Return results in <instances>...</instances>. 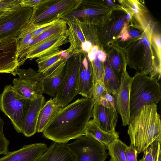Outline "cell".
Wrapping results in <instances>:
<instances>
[{
	"instance_id": "cell-25",
	"label": "cell",
	"mask_w": 161,
	"mask_h": 161,
	"mask_svg": "<svg viewBox=\"0 0 161 161\" xmlns=\"http://www.w3.org/2000/svg\"><path fill=\"white\" fill-rule=\"evenodd\" d=\"M127 146L119 139L108 148L110 161H127L125 151Z\"/></svg>"
},
{
	"instance_id": "cell-35",
	"label": "cell",
	"mask_w": 161,
	"mask_h": 161,
	"mask_svg": "<svg viewBox=\"0 0 161 161\" xmlns=\"http://www.w3.org/2000/svg\"><path fill=\"white\" fill-rule=\"evenodd\" d=\"M42 0H20V4L22 7H28L34 8L40 3Z\"/></svg>"
},
{
	"instance_id": "cell-8",
	"label": "cell",
	"mask_w": 161,
	"mask_h": 161,
	"mask_svg": "<svg viewBox=\"0 0 161 161\" xmlns=\"http://www.w3.org/2000/svg\"><path fill=\"white\" fill-rule=\"evenodd\" d=\"M33 8L15 6L0 16V40L17 37L21 30L29 22Z\"/></svg>"
},
{
	"instance_id": "cell-31",
	"label": "cell",
	"mask_w": 161,
	"mask_h": 161,
	"mask_svg": "<svg viewBox=\"0 0 161 161\" xmlns=\"http://www.w3.org/2000/svg\"><path fill=\"white\" fill-rule=\"evenodd\" d=\"M32 33L27 34L19 41L17 54V56L19 59V61L28 45Z\"/></svg>"
},
{
	"instance_id": "cell-11",
	"label": "cell",
	"mask_w": 161,
	"mask_h": 161,
	"mask_svg": "<svg viewBox=\"0 0 161 161\" xmlns=\"http://www.w3.org/2000/svg\"><path fill=\"white\" fill-rule=\"evenodd\" d=\"M75 53L69 47L39 57L36 60L38 72L44 78L57 75L64 69L69 58Z\"/></svg>"
},
{
	"instance_id": "cell-40",
	"label": "cell",
	"mask_w": 161,
	"mask_h": 161,
	"mask_svg": "<svg viewBox=\"0 0 161 161\" xmlns=\"http://www.w3.org/2000/svg\"><path fill=\"white\" fill-rule=\"evenodd\" d=\"M130 35L134 37H137L140 34L138 32L135 30H131L130 32Z\"/></svg>"
},
{
	"instance_id": "cell-33",
	"label": "cell",
	"mask_w": 161,
	"mask_h": 161,
	"mask_svg": "<svg viewBox=\"0 0 161 161\" xmlns=\"http://www.w3.org/2000/svg\"><path fill=\"white\" fill-rule=\"evenodd\" d=\"M125 153L127 161H137V151L131 144L127 146Z\"/></svg>"
},
{
	"instance_id": "cell-14",
	"label": "cell",
	"mask_w": 161,
	"mask_h": 161,
	"mask_svg": "<svg viewBox=\"0 0 161 161\" xmlns=\"http://www.w3.org/2000/svg\"><path fill=\"white\" fill-rule=\"evenodd\" d=\"M66 32L54 34L29 48L25 53L23 60H31L60 49L69 42Z\"/></svg>"
},
{
	"instance_id": "cell-37",
	"label": "cell",
	"mask_w": 161,
	"mask_h": 161,
	"mask_svg": "<svg viewBox=\"0 0 161 161\" xmlns=\"http://www.w3.org/2000/svg\"><path fill=\"white\" fill-rule=\"evenodd\" d=\"M96 56L98 59L102 62H104L106 60V56L105 54L101 50H98Z\"/></svg>"
},
{
	"instance_id": "cell-10",
	"label": "cell",
	"mask_w": 161,
	"mask_h": 161,
	"mask_svg": "<svg viewBox=\"0 0 161 161\" xmlns=\"http://www.w3.org/2000/svg\"><path fill=\"white\" fill-rule=\"evenodd\" d=\"M68 26L67 35L70 46L75 53H80L81 45L86 41L96 44L93 25L83 23L76 18L65 20Z\"/></svg>"
},
{
	"instance_id": "cell-38",
	"label": "cell",
	"mask_w": 161,
	"mask_h": 161,
	"mask_svg": "<svg viewBox=\"0 0 161 161\" xmlns=\"http://www.w3.org/2000/svg\"><path fill=\"white\" fill-rule=\"evenodd\" d=\"M154 41L157 46L158 48L160 49L161 45L160 38L159 36H156L154 39Z\"/></svg>"
},
{
	"instance_id": "cell-15",
	"label": "cell",
	"mask_w": 161,
	"mask_h": 161,
	"mask_svg": "<svg viewBox=\"0 0 161 161\" xmlns=\"http://www.w3.org/2000/svg\"><path fill=\"white\" fill-rule=\"evenodd\" d=\"M47 148L43 143L25 145L18 150L8 152L0 161H37Z\"/></svg>"
},
{
	"instance_id": "cell-5",
	"label": "cell",
	"mask_w": 161,
	"mask_h": 161,
	"mask_svg": "<svg viewBox=\"0 0 161 161\" xmlns=\"http://www.w3.org/2000/svg\"><path fill=\"white\" fill-rule=\"evenodd\" d=\"M31 101L16 93L10 85L6 86L0 95V109L10 119L18 133H22L23 122Z\"/></svg>"
},
{
	"instance_id": "cell-30",
	"label": "cell",
	"mask_w": 161,
	"mask_h": 161,
	"mask_svg": "<svg viewBox=\"0 0 161 161\" xmlns=\"http://www.w3.org/2000/svg\"><path fill=\"white\" fill-rule=\"evenodd\" d=\"M4 124L3 120L0 117V154L5 155L8 152L9 141L5 138L4 134Z\"/></svg>"
},
{
	"instance_id": "cell-29",
	"label": "cell",
	"mask_w": 161,
	"mask_h": 161,
	"mask_svg": "<svg viewBox=\"0 0 161 161\" xmlns=\"http://www.w3.org/2000/svg\"><path fill=\"white\" fill-rule=\"evenodd\" d=\"M111 66L116 76L120 81L123 68L125 64H123L118 55L113 54L110 56Z\"/></svg>"
},
{
	"instance_id": "cell-13",
	"label": "cell",
	"mask_w": 161,
	"mask_h": 161,
	"mask_svg": "<svg viewBox=\"0 0 161 161\" xmlns=\"http://www.w3.org/2000/svg\"><path fill=\"white\" fill-rule=\"evenodd\" d=\"M19 40L17 37L0 40V73L18 75L20 65L17 54Z\"/></svg>"
},
{
	"instance_id": "cell-12",
	"label": "cell",
	"mask_w": 161,
	"mask_h": 161,
	"mask_svg": "<svg viewBox=\"0 0 161 161\" xmlns=\"http://www.w3.org/2000/svg\"><path fill=\"white\" fill-rule=\"evenodd\" d=\"M126 67L125 64L123 68L119 87L111 94L114 99L117 112L121 117L122 125L124 126L128 125L130 118V98L131 86L133 79L126 71Z\"/></svg>"
},
{
	"instance_id": "cell-43",
	"label": "cell",
	"mask_w": 161,
	"mask_h": 161,
	"mask_svg": "<svg viewBox=\"0 0 161 161\" xmlns=\"http://www.w3.org/2000/svg\"><path fill=\"white\" fill-rule=\"evenodd\" d=\"M2 0H0V3H1Z\"/></svg>"
},
{
	"instance_id": "cell-24",
	"label": "cell",
	"mask_w": 161,
	"mask_h": 161,
	"mask_svg": "<svg viewBox=\"0 0 161 161\" xmlns=\"http://www.w3.org/2000/svg\"><path fill=\"white\" fill-rule=\"evenodd\" d=\"M104 83L106 90L111 94L114 93L120 86V81L116 76L110 64L107 61L104 65Z\"/></svg>"
},
{
	"instance_id": "cell-4",
	"label": "cell",
	"mask_w": 161,
	"mask_h": 161,
	"mask_svg": "<svg viewBox=\"0 0 161 161\" xmlns=\"http://www.w3.org/2000/svg\"><path fill=\"white\" fill-rule=\"evenodd\" d=\"M82 0H42L33 8L27 24L36 27L60 19L63 15L76 9Z\"/></svg>"
},
{
	"instance_id": "cell-32",
	"label": "cell",
	"mask_w": 161,
	"mask_h": 161,
	"mask_svg": "<svg viewBox=\"0 0 161 161\" xmlns=\"http://www.w3.org/2000/svg\"><path fill=\"white\" fill-rule=\"evenodd\" d=\"M59 19L37 27V28L32 33L31 39H33L40 34L53 26Z\"/></svg>"
},
{
	"instance_id": "cell-23",
	"label": "cell",
	"mask_w": 161,
	"mask_h": 161,
	"mask_svg": "<svg viewBox=\"0 0 161 161\" xmlns=\"http://www.w3.org/2000/svg\"><path fill=\"white\" fill-rule=\"evenodd\" d=\"M65 72L64 68L57 75L50 77H44L43 94H46L51 97H54L63 81Z\"/></svg>"
},
{
	"instance_id": "cell-26",
	"label": "cell",
	"mask_w": 161,
	"mask_h": 161,
	"mask_svg": "<svg viewBox=\"0 0 161 161\" xmlns=\"http://www.w3.org/2000/svg\"><path fill=\"white\" fill-rule=\"evenodd\" d=\"M161 148V141L153 143L144 151L142 158L138 161H156L158 153Z\"/></svg>"
},
{
	"instance_id": "cell-21",
	"label": "cell",
	"mask_w": 161,
	"mask_h": 161,
	"mask_svg": "<svg viewBox=\"0 0 161 161\" xmlns=\"http://www.w3.org/2000/svg\"><path fill=\"white\" fill-rule=\"evenodd\" d=\"M61 108L55 103L53 98H51L46 102L39 113L36 131L38 132H43Z\"/></svg>"
},
{
	"instance_id": "cell-34",
	"label": "cell",
	"mask_w": 161,
	"mask_h": 161,
	"mask_svg": "<svg viewBox=\"0 0 161 161\" xmlns=\"http://www.w3.org/2000/svg\"><path fill=\"white\" fill-rule=\"evenodd\" d=\"M20 0H3L0 3V10L11 9L20 4Z\"/></svg>"
},
{
	"instance_id": "cell-36",
	"label": "cell",
	"mask_w": 161,
	"mask_h": 161,
	"mask_svg": "<svg viewBox=\"0 0 161 161\" xmlns=\"http://www.w3.org/2000/svg\"><path fill=\"white\" fill-rule=\"evenodd\" d=\"M98 51L97 46H95L93 47L91 51L87 54L86 57L90 62L92 61L95 59Z\"/></svg>"
},
{
	"instance_id": "cell-17",
	"label": "cell",
	"mask_w": 161,
	"mask_h": 161,
	"mask_svg": "<svg viewBox=\"0 0 161 161\" xmlns=\"http://www.w3.org/2000/svg\"><path fill=\"white\" fill-rule=\"evenodd\" d=\"M45 103V98L42 95L31 101L22 127V133L26 136H31L36 132L39 113Z\"/></svg>"
},
{
	"instance_id": "cell-20",
	"label": "cell",
	"mask_w": 161,
	"mask_h": 161,
	"mask_svg": "<svg viewBox=\"0 0 161 161\" xmlns=\"http://www.w3.org/2000/svg\"><path fill=\"white\" fill-rule=\"evenodd\" d=\"M86 135L90 136L101 142L106 149L119 139V133L116 131L109 133L100 128L93 119L90 120L87 125Z\"/></svg>"
},
{
	"instance_id": "cell-28",
	"label": "cell",
	"mask_w": 161,
	"mask_h": 161,
	"mask_svg": "<svg viewBox=\"0 0 161 161\" xmlns=\"http://www.w3.org/2000/svg\"><path fill=\"white\" fill-rule=\"evenodd\" d=\"M104 76L93 86L90 98L92 101L93 107L97 102L104 92L106 90L104 83Z\"/></svg>"
},
{
	"instance_id": "cell-2",
	"label": "cell",
	"mask_w": 161,
	"mask_h": 161,
	"mask_svg": "<svg viewBox=\"0 0 161 161\" xmlns=\"http://www.w3.org/2000/svg\"><path fill=\"white\" fill-rule=\"evenodd\" d=\"M127 133L137 154L154 142L161 141V121L157 104L143 106L130 117Z\"/></svg>"
},
{
	"instance_id": "cell-22",
	"label": "cell",
	"mask_w": 161,
	"mask_h": 161,
	"mask_svg": "<svg viewBox=\"0 0 161 161\" xmlns=\"http://www.w3.org/2000/svg\"><path fill=\"white\" fill-rule=\"evenodd\" d=\"M67 28L68 26L66 21L64 19H59L52 27L43 32L35 38L30 39L28 45L26 49L21 55L20 59H23V57L25 53L30 48L54 34L66 32Z\"/></svg>"
},
{
	"instance_id": "cell-27",
	"label": "cell",
	"mask_w": 161,
	"mask_h": 161,
	"mask_svg": "<svg viewBox=\"0 0 161 161\" xmlns=\"http://www.w3.org/2000/svg\"><path fill=\"white\" fill-rule=\"evenodd\" d=\"M92 72L93 86L104 76V67L102 62L96 56L95 58L90 62Z\"/></svg>"
},
{
	"instance_id": "cell-39",
	"label": "cell",
	"mask_w": 161,
	"mask_h": 161,
	"mask_svg": "<svg viewBox=\"0 0 161 161\" xmlns=\"http://www.w3.org/2000/svg\"><path fill=\"white\" fill-rule=\"evenodd\" d=\"M131 8L134 13L136 14L138 13L139 9L136 3H133Z\"/></svg>"
},
{
	"instance_id": "cell-6",
	"label": "cell",
	"mask_w": 161,
	"mask_h": 161,
	"mask_svg": "<svg viewBox=\"0 0 161 161\" xmlns=\"http://www.w3.org/2000/svg\"><path fill=\"white\" fill-rule=\"evenodd\" d=\"M82 54L80 53L74 54L66 63L63 81L53 98L55 103L61 108L69 104L78 94L79 75Z\"/></svg>"
},
{
	"instance_id": "cell-42",
	"label": "cell",
	"mask_w": 161,
	"mask_h": 161,
	"mask_svg": "<svg viewBox=\"0 0 161 161\" xmlns=\"http://www.w3.org/2000/svg\"><path fill=\"white\" fill-rule=\"evenodd\" d=\"M12 8H11V9H12ZM11 9H4V10H0V16L3 15L4 14H5L6 12H7V11H8L9 10Z\"/></svg>"
},
{
	"instance_id": "cell-16",
	"label": "cell",
	"mask_w": 161,
	"mask_h": 161,
	"mask_svg": "<svg viewBox=\"0 0 161 161\" xmlns=\"http://www.w3.org/2000/svg\"><path fill=\"white\" fill-rule=\"evenodd\" d=\"M118 112L111 108L95 103L93 108L92 117L97 125L109 133L115 132L118 120Z\"/></svg>"
},
{
	"instance_id": "cell-3",
	"label": "cell",
	"mask_w": 161,
	"mask_h": 161,
	"mask_svg": "<svg viewBox=\"0 0 161 161\" xmlns=\"http://www.w3.org/2000/svg\"><path fill=\"white\" fill-rule=\"evenodd\" d=\"M133 78L130 98V117L143 106L157 104L161 98L160 86L158 80L138 72Z\"/></svg>"
},
{
	"instance_id": "cell-18",
	"label": "cell",
	"mask_w": 161,
	"mask_h": 161,
	"mask_svg": "<svg viewBox=\"0 0 161 161\" xmlns=\"http://www.w3.org/2000/svg\"><path fill=\"white\" fill-rule=\"evenodd\" d=\"M83 54V53H82ZM93 86L91 65L86 56L83 54L80 63L78 87V94L90 98Z\"/></svg>"
},
{
	"instance_id": "cell-1",
	"label": "cell",
	"mask_w": 161,
	"mask_h": 161,
	"mask_svg": "<svg viewBox=\"0 0 161 161\" xmlns=\"http://www.w3.org/2000/svg\"><path fill=\"white\" fill-rule=\"evenodd\" d=\"M93 108L91 99L83 97L61 108L42 132L43 136L65 143L85 135Z\"/></svg>"
},
{
	"instance_id": "cell-41",
	"label": "cell",
	"mask_w": 161,
	"mask_h": 161,
	"mask_svg": "<svg viewBox=\"0 0 161 161\" xmlns=\"http://www.w3.org/2000/svg\"><path fill=\"white\" fill-rule=\"evenodd\" d=\"M161 148L159 150L158 156L156 159V161H161Z\"/></svg>"
},
{
	"instance_id": "cell-19",
	"label": "cell",
	"mask_w": 161,
	"mask_h": 161,
	"mask_svg": "<svg viewBox=\"0 0 161 161\" xmlns=\"http://www.w3.org/2000/svg\"><path fill=\"white\" fill-rule=\"evenodd\" d=\"M37 161H75L70 150L63 143L54 142L47 147Z\"/></svg>"
},
{
	"instance_id": "cell-7",
	"label": "cell",
	"mask_w": 161,
	"mask_h": 161,
	"mask_svg": "<svg viewBox=\"0 0 161 161\" xmlns=\"http://www.w3.org/2000/svg\"><path fill=\"white\" fill-rule=\"evenodd\" d=\"M63 144L72 152L75 161H105L107 157L105 147L87 135L72 143Z\"/></svg>"
},
{
	"instance_id": "cell-9",
	"label": "cell",
	"mask_w": 161,
	"mask_h": 161,
	"mask_svg": "<svg viewBox=\"0 0 161 161\" xmlns=\"http://www.w3.org/2000/svg\"><path fill=\"white\" fill-rule=\"evenodd\" d=\"M18 78L13 80V87L15 92L30 100L43 94L44 77L31 68L27 69H19Z\"/></svg>"
}]
</instances>
